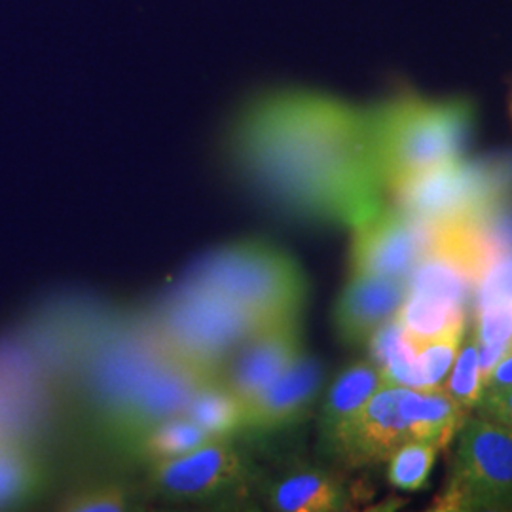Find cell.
Returning a JSON list of instances; mask_svg holds the SVG:
<instances>
[{"instance_id": "6da1fadb", "label": "cell", "mask_w": 512, "mask_h": 512, "mask_svg": "<svg viewBox=\"0 0 512 512\" xmlns=\"http://www.w3.org/2000/svg\"><path fill=\"white\" fill-rule=\"evenodd\" d=\"M239 169L283 213L355 226L384 205L368 110L315 92L255 101L232 135Z\"/></svg>"}, {"instance_id": "7a4b0ae2", "label": "cell", "mask_w": 512, "mask_h": 512, "mask_svg": "<svg viewBox=\"0 0 512 512\" xmlns=\"http://www.w3.org/2000/svg\"><path fill=\"white\" fill-rule=\"evenodd\" d=\"M220 378L167 353L150 334L107 357L95 374L93 404L99 437L133 454L162 421L186 412L192 399Z\"/></svg>"}, {"instance_id": "3957f363", "label": "cell", "mask_w": 512, "mask_h": 512, "mask_svg": "<svg viewBox=\"0 0 512 512\" xmlns=\"http://www.w3.org/2000/svg\"><path fill=\"white\" fill-rule=\"evenodd\" d=\"M473 124L467 99H425L399 95L368 109L372 160L384 192L395 194L406 184L461 158Z\"/></svg>"}, {"instance_id": "277c9868", "label": "cell", "mask_w": 512, "mask_h": 512, "mask_svg": "<svg viewBox=\"0 0 512 512\" xmlns=\"http://www.w3.org/2000/svg\"><path fill=\"white\" fill-rule=\"evenodd\" d=\"M469 414L444 389L384 385L321 446L344 467L361 469L385 463L408 440H427L448 450Z\"/></svg>"}, {"instance_id": "5b68a950", "label": "cell", "mask_w": 512, "mask_h": 512, "mask_svg": "<svg viewBox=\"0 0 512 512\" xmlns=\"http://www.w3.org/2000/svg\"><path fill=\"white\" fill-rule=\"evenodd\" d=\"M188 285L228 304L264 327L300 319L308 279L293 256L266 239L222 245L192 270Z\"/></svg>"}, {"instance_id": "8992f818", "label": "cell", "mask_w": 512, "mask_h": 512, "mask_svg": "<svg viewBox=\"0 0 512 512\" xmlns=\"http://www.w3.org/2000/svg\"><path fill=\"white\" fill-rule=\"evenodd\" d=\"M454 444L446 482L429 511L512 512L511 431L471 412Z\"/></svg>"}, {"instance_id": "52a82bcc", "label": "cell", "mask_w": 512, "mask_h": 512, "mask_svg": "<svg viewBox=\"0 0 512 512\" xmlns=\"http://www.w3.org/2000/svg\"><path fill=\"white\" fill-rule=\"evenodd\" d=\"M256 329L247 315L184 283L158 313L152 336L167 353L222 380L230 357Z\"/></svg>"}, {"instance_id": "ba28073f", "label": "cell", "mask_w": 512, "mask_h": 512, "mask_svg": "<svg viewBox=\"0 0 512 512\" xmlns=\"http://www.w3.org/2000/svg\"><path fill=\"white\" fill-rule=\"evenodd\" d=\"M509 181L490 165L454 160L395 192V207L423 224L440 220L486 219L507 198Z\"/></svg>"}, {"instance_id": "9c48e42d", "label": "cell", "mask_w": 512, "mask_h": 512, "mask_svg": "<svg viewBox=\"0 0 512 512\" xmlns=\"http://www.w3.org/2000/svg\"><path fill=\"white\" fill-rule=\"evenodd\" d=\"M148 482L175 501L239 503L255 490L256 475L253 463L230 437H217L179 458L150 463Z\"/></svg>"}, {"instance_id": "30bf717a", "label": "cell", "mask_w": 512, "mask_h": 512, "mask_svg": "<svg viewBox=\"0 0 512 512\" xmlns=\"http://www.w3.org/2000/svg\"><path fill=\"white\" fill-rule=\"evenodd\" d=\"M351 228L349 275L408 279L418 266L427 228L401 209L382 205Z\"/></svg>"}, {"instance_id": "8fae6325", "label": "cell", "mask_w": 512, "mask_h": 512, "mask_svg": "<svg viewBox=\"0 0 512 512\" xmlns=\"http://www.w3.org/2000/svg\"><path fill=\"white\" fill-rule=\"evenodd\" d=\"M325 370L306 351L277 380L243 404L241 431L272 435L308 420L323 393Z\"/></svg>"}, {"instance_id": "7c38bea8", "label": "cell", "mask_w": 512, "mask_h": 512, "mask_svg": "<svg viewBox=\"0 0 512 512\" xmlns=\"http://www.w3.org/2000/svg\"><path fill=\"white\" fill-rule=\"evenodd\" d=\"M304 353L300 319L277 321L256 329L230 357L222 372V385L249 403L277 380Z\"/></svg>"}, {"instance_id": "4fadbf2b", "label": "cell", "mask_w": 512, "mask_h": 512, "mask_svg": "<svg viewBox=\"0 0 512 512\" xmlns=\"http://www.w3.org/2000/svg\"><path fill=\"white\" fill-rule=\"evenodd\" d=\"M408 279L349 275L332 308L338 338L351 348L368 346L372 336L387 325L408 294Z\"/></svg>"}, {"instance_id": "5bb4252c", "label": "cell", "mask_w": 512, "mask_h": 512, "mask_svg": "<svg viewBox=\"0 0 512 512\" xmlns=\"http://www.w3.org/2000/svg\"><path fill=\"white\" fill-rule=\"evenodd\" d=\"M266 503L279 512L349 511L348 490L338 478L311 465H296L266 488Z\"/></svg>"}, {"instance_id": "9a60e30c", "label": "cell", "mask_w": 512, "mask_h": 512, "mask_svg": "<svg viewBox=\"0 0 512 512\" xmlns=\"http://www.w3.org/2000/svg\"><path fill=\"white\" fill-rule=\"evenodd\" d=\"M384 378L370 359H361L346 366L329 385L325 401L319 412V439L321 444L332 437V433L348 421L357 410H361L382 387Z\"/></svg>"}, {"instance_id": "2e32d148", "label": "cell", "mask_w": 512, "mask_h": 512, "mask_svg": "<svg viewBox=\"0 0 512 512\" xmlns=\"http://www.w3.org/2000/svg\"><path fill=\"white\" fill-rule=\"evenodd\" d=\"M465 317L467 308L461 304L435 294L408 289L403 306L395 315V321L403 330L408 344L416 348L454 330L467 329Z\"/></svg>"}, {"instance_id": "e0dca14e", "label": "cell", "mask_w": 512, "mask_h": 512, "mask_svg": "<svg viewBox=\"0 0 512 512\" xmlns=\"http://www.w3.org/2000/svg\"><path fill=\"white\" fill-rule=\"evenodd\" d=\"M44 482V467L23 442L0 437V505H12L37 494Z\"/></svg>"}, {"instance_id": "ac0fdd59", "label": "cell", "mask_w": 512, "mask_h": 512, "mask_svg": "<svg viewBox=\"0 0 512 512\" xmlns=\"http://www.w3.org/2000/svg\"><path fill=\"white\" fill-rule=\"evenodd\" d=\"M211 439L217 437H211L196 421L190 420L186 414H181L154 427L147 437L139 442L131 456L145 459L148 463H156L179 458Z\"/></svg>"}, {"instance_id": "d6986e66", "label": "cell", "mask_w": 512, "mask_h": 512, "mask_svg": "<svg viewBox=\"0 0 512 512\" xmlns=\"http://www.w3.org/2000/svg\"><path fill=\"white\" fill-rule=\"evenodd\" d=\"M478 342L482 380L494 370L497 361L512 344V298H495L480 302L478 319L473 327Z\"/></svg>"}, {"instance_id": "ffe728a7", "label": "cell", "mask_w": 512, "mask_h": 512, "mask_svg": "<svg viewBox=\"0 0 512 512\" xmlns=\"http://www.w3.org/2000/svg\"><path fill=\"white\" fill-rule=\"evenodd\" d=\"M184 414L211 437H232L241 431L243 403L219 382L202 389L188 404Z\"/></svg>"}, {"instance_id": "44dd1931", "label": "cell", "mask_w": 512, "mask_h": 512, "mask_svg": "<svg viewBox=\"0 0 512 512\" xmlns=\"http://www.w3.org/2000/svg\"><path fill=\"white\" fill-rule=\"evenodd\" d=\"M440 448L427 440H408L387 458V482L403 492L425 488Z\"/></svg>"}, {"instance_id": "7402d4cb", "label": "cell", "mask_w": 512, "mask_h": 512, "mask_svg": "<svg viewBox=\"0 0 512 512\" xmlns=\"http://www.w3.org/2000/svg\"><path fill=\"white\" fill-rule=\"evenodd\" d=\"M442 389L465 410L475 412L476 406L484 395V380H482V370H480L475 329H471L465 334L458 357L450 368V374L442 385Z\"/></svg>"}, {"instance_id": "603a6c76", "label": "cell", "mask_w": 512, "mask_h": 512, "mask_svg": "<svg viewBox=\"0 0 512 512\" xmlns=\"http://www.w3.org/2000/svg\"><path fill=\"white\" fill-rule=\"evenodd\" d=\"M465 330L467 329L454 330L446 336H440L437 340L412 348L416 357L418 389L421 391L442 389V385L450 374V368L458 357L461 342L465 338Z\"/></svg>"}, {"instance_id": "cb8c5ba5", "label": "cell", "mask_w": 512, "mask_h": 512, "mask_svg": "<svg viewBox=\"0 0 512 512\" xmlns=\"http://www.w3.org/2000/svg\"><path fill=\"white\" fill-rule=\"evenodd\" d=\"M131 509L128 492L118 484L84 486L67 495L61 503V511L69 512H122Z\"/></svg>"}, {"instance_id": "d4e9b609", "label": "cell", "mask_w": 512, "mask_h": 512, "mask_svg": "<svg viewBox=\"0 0 512 512\" xmlns=\"http://www.w3.org/2000/svg\"><path fill=\"white\" fill-rule=\"evenodd\" d=\"M475 412L497 421L512 433V387L484 389V395Z\"/></svg>"}, {"instance_id": "484cf974", "label": "cell", "mask_w": 512, "mask_h": 512, "mask_svg": "<svg viewBox=\"0 0 512 512\" xmlns=\"http://www.w3.org/2000/svg\"><path fill=\"white\" fill-rule=\"evenodd\" d=\"M512 387V344L511 348L505 351V355L497 361L494 370L488 374L484 389H505Z\"/></svg>"}]
</instances>
